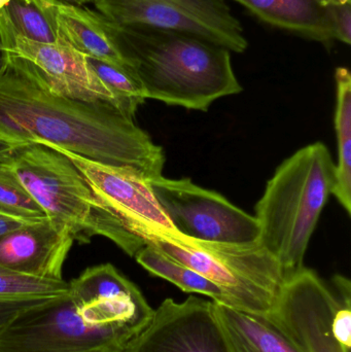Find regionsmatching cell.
Masks as SVG:
<instances>
[{
	"label": "cell",
	"instance_id": "cell-20",
	"mask_svg": "<svg viewBox=\"0 0 351 352\" xmlns=\"http://www.w3.org/2000/svg\"><path fill=\"white\" fill-rule=\"evenodd\" d=\"M89 63L98 78L107 87L117 109L134 120L136 111L146 100V94L137 78L127 68L88 58Z\"/></svg>",
	"mask_w": 351,
	"mask_h": 352
},
{
	"label": "cell",
	"instance_id": "cell-13",
	"mask_svg": "<svg viewBox=\"0 0 351 352\" xmlns=\"http://www.w3.org/2000/svg\"><path fill=\"white\" fill-rule=\"evenodd\" d=\"M74 239L49 219L0 238V267L27 276L61 280Z\"/></svg>",
	"mask_w": 351,
	"mask_h": 352
},
{
	"label": "cell",
	"instance_id": "cell-25",
	"mask_svg": "<svg viewBox=\"0 0 351 352\" xmlns=\"http://www.w3.org/2000/svg\"><path fill=\"white\" fill-rule=\"evenodd\" d=\"M19 148L20 146L0 138V162H3L4 160L10 158Z\"/></svg>",
	"mask_w": 351,
	"mask_h": 352
},
{
	"label": "cell",
	"instance_id": "cell-24",
	"mask_svg": "<svg viewBox=\"0 0 351 352\" xmlns=\"http://www.w3.org/2000/svg\"><path fill=\"white\" fill-rule=\"evenodd\" d=\"M29 221L0 212V238L28 225Z\"/></svg>",
	"mask_w": 351,
	"mask_h": 352
},
{
	"label": "cell",
	"instance_id": "cell-14",
	"mask_svg": "<svg viewBox=\"0 0 351 352\" xmlns=\"http://www.w3.org/2000/svg\"><path fill=\"white\" fill-rule=\"evenodd\" d=\"M54 14L60 36L74 49L88 58L129 69L100 12L69 0H54Z\"/></svg>",
	"mask_w": 351,
	"mask_h": 352
},
{
	"label": "cell",
	"instance_id": "cell-26",
	"mask_svg": "<svg viewBox=\"0 0 351 352\" xmlns=\"http://www.w3.org/2000/svg\"><path fill=\"white\" fill-rule=\"evenodd\" d=\"M10 0H0V10H1V8H3L4 6H6V4L8 3V2H10Z\"/></svg>",
	"mask_w": 351,
	"mask_h": 352
},
{
	"label": "cell",
	"instance_id": "cell-2",
	"mask_svg": "<svg viewBox=\"0 0 351 352\" xmlns=\"http://www.w3.org/2000/svg\"><path fill=\"white\" fill-rule=\"evenodd\" d=\"M69 285L0 329V352H124L154 316L140 289L109 263Z\"/></svg>",
	"mask_w": 351,
	"mask_h": 352
},
{
	"label": "cell",
	"instance_id": "cell-23",
	"mask_svg": "<svg viewBox=\"0 0 351 352\" xmlns=\"http://www.w3.org/2000/svg\"><path fill=\"white\" fill-rule=\"evenodd\" d=\"M335 41L351 43V1L327 2Z\"/></svg>",
	"mask_w": 351,
	"mask_h": 352
},
{
	"label": "cell",
	"instance_id": "cell-29",
	"mask_svg": "<svg viewBox=\"0 0 351 352\" xmlns=\"http://www.w3.org/2000/svg\"><path fill=\"white\" fill-rule=\"evenodd\" d=\"M339 2H346V1H351V0H337Z\"/></svg>",
	"mask_w": 351,
	"mask_h": 352
},
{
	"label": "cell",
	"instance_id": "cell-16",
	"mask_svg": "<svg viewBox=\"0 0 351 352\" xmlns=\"http://www.w3.org/2000/svg\"><path fill=\"white\" fill-rule=\"evenodd\" d=\"M232 352H302L266 316L214 303Z\"/></svg>",
	"mask_w": 351,
	"mask_h": 352
},
{
	"label": "cell",
	"instance_id": "cell-5",
	"mask_svg": "<svg viewBox=\"0 0 351 352\" xmlns=\"http://www.w3.org/2000/svg\"><path fill=\"white\" fill-rule=\"evenodd\" d=\"M1 163L43 209L45 217L67 230L74 241L104 237L130 256L146 246L101 202L84 175L61 153L43 144L20 146Z\"/></svg>",
	"mask_w": 351,
	"mask_h": 352
},
{
	"label": "cell",
	"instance_id": "cell-10",
	"mask_svg": "<svg viewBox=\"0 0 351 352\" xmlns=\"http://www.w3.org/2000/svg\"><path fill=\"white\" fill-rule=\"evenodd\" d=\"M0 45L4 55L30 64L56 92L76 100L107 102L117 107L113 94L86 55L61 36L55 43L26 38L14 28L4 8L0 10Z\"/></svg>",
	"mask_w": 351,
	"mask_h": 352
},
{
	"label": "cell",
	"instance_id": "cell-4",
	"mask_svg": "<svg viewBox=\"0 0 351 352\" xmlns=\"http://www.w3.org/2000/svg\"><path fill=\"white\" fill-rule=\"evenodd\" d=\"M335 182L329 148L315 142L286 159L267 182L256 206L258 242L278 261L284 281L304 268L311 236Z\"/></svg>",
	"mask_w": 351,
	"mask_h": 352
},
{
	"label": "cell",
	"instance_id": "cell-3",
	"mask_svg": "<svg viewBox=\"0 0 351 352\" xmlns=\"http://www.w3.org/2000/svg\"><path fill=\"white\" fill-rule=\"evenodd\" d=\"M107 25L146 99L206 111L242 92L226 47L181 31Z\"/></svg>",
	"mask_w": 351,
	"mask_h": 352
},
{
	"label": "cell",
	"instance_id": "cell-8",
	"mask_svg": "<svg viewBox=\"0 0 351 352\" xmlns=\"http://www.w3.org/2000/svg\"><path fill=\"white\" fill-rule=\"evenodd\" d=\"M107 20L195 35L230 52L249 47L240 21L225 0H92Z\"/></svg>",
	"mask_w": 351,
	"mask_h": 352
},
{
	"label": "cell",
	"instance_id": "cell-15",
	"mask_svg": "<svg viewBox=\"0 0 351 352\" xmlns=\"http://www.w3.org/2000/svg\"><path fill=\"white\" fill-rule=\"evenodd\" d=\"M271 26L331 47L335 41L327 2L321 0H234Z\"/></svg>",
	"mask_w": 351,
	"mask_h": 352
},
{
	"label": "cell",
	"instance_id": "cell-11",
	"mask_svg": "<svg viewBox=\"0 0 351 352\" xmlns=\"http://www.w3.org/2000/svg\"><path fill=\"white\" fill-rule=\"evenodd\" d=\"M69 159L80 171L101 202L124 227L144 240L161 232L175 231L146 178L132 169L84 158L54 144H43Z\"/></svg>",
	"mask_w": 351,
	"mask_h": 352
},
{
	"label": "cell",
	"instance_id": "cell-21",
	"mask_svg": "<svg viewBox=\"0 0 351 352\" xmlns=\"http://www.w3.org/2000/svg\"><path fill=\"white\" fill-rule=\"evenodd\" d=\"M0 212L29 223L47 219L43 209L8 169L0 163Z\"/></svg>",
	"mask_w": 351,
	"mask_h": 352
},
{
	"label": "cell",
	"instance_id": "cell-17",
	"mask_svg": "<svg viewBox=\"0 0 351 352\" xmlns=\"http://www.w3.org/2000/svg\"><path fill=\"white\" fill-rule=\"evenodd\" d=\"M335 130L337 135L338 162L335 165L333 195L343 209L351 214V76L346 67L335 72Z\"/></svg>",
	"mask_w": 351,
	"mask_h": 352
},
{
	"label": "cell",
	"instance_id": "cell-6",
	"mask_svg": "<svg viewBox=\"0 0 351 352\" xmlns=\"http://www.w3.org/2000/svg\"><path fill=\"white\" fill-rule=\"evenodd\" d=\"M146 245L210 279L224 292L229 307L240 311L267 316L284 283L278 261L259 242L214 243L161 232L148 238Z\"/></svg>",
	"mask_w": 351,
	"mask_h": 352
},
{
	"label": "cell",
	"instance_id": "cell-1",
	"mask_svg": "<svg viewBox=\"0 0 351 352\" xmlns=\"http://www.w3.org/2000/svg\"><path fill=\"white\" fill-rule=\"evenodd\" d=\"M0 138L19 146L54 144L132 169L146 180L162 175L165 163L163 148L115 105L68 98L54 91L30 64L4 54Z\"/></svg>",
	"mask_w": 351,
	"mask_h": 352
},
{
	"label": "cell",
	"instance_id": "cell-7",
	"mask_svg": "<svg viewBox=\"0 0 351 352\" xmlns=\"http://www.w3.org/2000/svg\"><path fill=\"white\" fill-rule=\"evenodd\" d=\"M148 182L167 219L181 235L241 245L259 240L257 219L220 192L201 188L190 178L169 179L161 175Z\"/></svg>",
	"mask_w": 351,
	"mask_h": 352
},
{
	"label": "cell",
	"instance_id": "cell-19",
	"mask_svg": "<svg viewBox=\"0 0 351 352\" xmlns=\"http://www.w3.org/2000/svg\"><path fill=\"white\" fill-rule=\"evenodd\" d=\"M4 10L14 28L26 38L41 43H55L60 38L54 0H10Z\"/></svg>",
	"mask_w": 351,
	"mask_h": 352
},
{
	"label": "cell",
	"instance_id": "cell-18",
	"mask_svg": "<svg viewBox=\"0 0 351 352\" xmlns=\"http://www.w3.org/2000/svg\"><path fill=\"white\" fill-rule=\"evenodd\" d=\"M134 258L150 274L173 283L181 291L207 296L214 303L228 306V300L218 285L154 246H144Z\"/></svg>",
	"mask_w": 351,
	"mask_h": 352
},
{
	"label": "cell",
	"instance_id": "cell-12",
	"mask_svg": "<svg viewBox=\"0 0 351 352\" xmlns=\"http://www.w3.org/2000/svg\"><path fill=\"white\" fill-rule=\"evenodd\" d=\"M124 352H232L214 301L166 299Z\"/></svg>",
	"mask_w": 351,
	"mask_h": 352
},
{
	"label": "cell",
	"instance_id": "cell-9",
	"mask_svg": "<svg viewBox=\"0 0 351 352\" xmlns=\"http://www.w3.org/2000/svg\"><path fill=\"white\" fill-rule=\"evenodd\" d=\"M334 309L330 283L304 267L284 281L266 318L302 352H350L334 334Z\"/></svg>",
	"mask_w": 351,
	"mask_h": 352
},
{
	"label": "cell",
	"instance_id": "cell-27",
	"mask_svg": "<svg viewBox=\"0 0 351 352\" xmlns=\"http://www.w3.org/2000/svg\"><path fill=\"white\" fill-rule=\"evenodd\" d=\"M2 60H3V53H2L1 45H0V65H1Z\"/></svg>",
	"mask_w": 351,
	"mask_h": 352
},
{
	"label": "cell",
	"instance_id": "cell-28",
	"mask_svg": "<svg viewBox=\"0 0 351 352\" xmlns=\"http://www.w3.org/2000/svg\"><path fill=\"white\" fill-rule=\"evenodd\" d=\"M321 1H324V2H330V1L339 2V1H337V0H321Z\"/></svg>",
	"mask_w": 351,
	"mask_h": 352
},
{
	"label": "cell",
	"instance_id": "cell-22",
	"mask_svg": "<svg viewBox=\"0 0 351 352\" xmlns=\"http://www.w3.org/2000/svg\"><path fill=\"white\" fill-rule=\"evenodd\" d=\"M335 298L334 334L346 351L351 349V285L342 275H335L330 283Z\"/></svg>",
	"mask_w": 351,
	"mask_h": 352
}]
</instances>
